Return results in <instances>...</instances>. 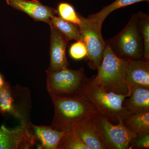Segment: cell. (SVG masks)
I'll return each instance as SVG.
<instances>
[{
	"label": "cell",
	"instance_id": "2",
	"mask_svg": "<svg viewBox=\"0 0 149 149\" xmlns=\"http://www.w3.org/2000/svg\"><path fill=\"white\" fill-rule=\"evenodd\" d=\"M54 115L51 126L65 133L72 132L77 123L83 118L99 113L89 102L82 98H68L51 96Z\"/></svg>",
	"mask_w": 149,
	"mask_h": 149
},
{
	"label": "cell",
	"instance_id": "12",
	"mask_svg": "<svg viewBox=\"0 0 149 149\" xmlns=\"http://www.w3.org/2000/svg\"><path fill=\"white\" fill-rule=\"evenodd\" d=\"M94 114L86 116L77 122L72 132L91 149H107L96 130L93 120Z\"/></svg>",
	"mask_w": 149,
	"mask_h": 149
},
{
	"label": "cell",
	"instance_id": "13",
	"mask_svg": "<svg viewBox=\"0 0 149 149\" xmlns=\"http://www.w3.org/2000/svg\"><path fill=\"white\" fill-rule=\"evenodd\" d=\"M123 106L129 113L149 111V89L135 87Z\"/></svg>",
	"mask_w": 149,
	"mask_h": 149
},
{
	"label": "cell",
	"instance_id": "15",
	"mask_svg": "<svg viewBox=\"0 0 149 149\" xmlns=\"http://www.w3.org/2000/svg\"><path fill=\"white\" fill-rule=\"evenodd\" d=\"M123 122L135 136L149 134V111L129 113Z\"/></svg>",
	"mask_w": 149,
	"mask_h": 149
},
{
	"label": "cell",
	"instance_id": "5",
	"mask_svg": "<svg viewBox=\"0 0 149 149\" xmlns=\"http://www.w3.org/2000/svg\"><path fill=\"white\" fill-rule=\"evenodd\" d=\"M107 42L118 57L126 61L143 59V42L138 27L137 13L133 15L120 33Z\"/></svg>",
	"mask_w": 149,
	"mask_h": 149
},
{
	"label": "cell",
	"instance_id": "1",
	"mask_svg": "<svg viewBox=\"0 0 149 149\" xmlns=\"http://www.w3.org/2000/svg\"><path fill=\"white\" fill-rule=\"evenodd\" d=\"M127 62L118 57L107 42L97 74L92 77L93 81L108 92L130 96L125 80Z\"/></svg>",
	"mask_w": 149,
	"mask_h": 149
},
{
	"label": "cell",
	"instance_id": "21",
	"mask_svg": "<svg viewBox=\"0 0 149 149\" xmlns=\"http://www.w3.org/2000/svg\"><path fill=\"white\" fill-rule=\"evenodd\" d=\"M58 13L64 20L78 26L81 25V19L79 15L76 13L73 7L68 3H60L58 8Z\"/></svg>",
	"mask_w": 149,
	"mask_h": 149
},
{
	"label": "cell",
	"instance_id": "4",
	"mask_svg": "<svg viewBox=\"0 0 149 149\" xmlns=\"http://www.w3.org/2000/svg\"><path fill=\"white\" fill-rule=\"evenodd\" d=\"M47 89L50 96L60 97L80 98L90 78L83 68H65L57 71L46 70Z\"/></svg>",
	"mask_w": 149,
	"mask_h": 149
},
{
	"label": "cell",
	"instance_id": "10",
	"mask_svg": "<svg viewBox=\"0 0 149 149\" xmlns=\"http://www.w3.org/2000/svg\"><path fill=\"white\" fill-rule=\"evenodd\" d=\"M7 3L15 9L23 12L34 20L51 24V18L58 13L55 9L44 5L37 0H6Z\"/></svg>",
	"mask_w": 149,
	"mask_h": 149
},
{
	"label": "cell",
	"instance_id": "8",
	"mask_svg": "<svg viewBox=\"0 0 149 149\" xmlns=\"http://www.w3.org/2000/svg\"><path fill=\"white\" fill-rule=\"evenodd\" d=\"M37 139L26 121L14 129L5 125L0 128V149H29L37 143Z\"/></svg>",
	"mask_w": 149,
	"mask_h": 149
},
{
	"label": "cell",
	"instance_id": "23",
	"mask_svg": "<svg viewBox=\"0 0 149 149\" xmlns=\"http://www.w3.org/2000/svg\"><path fill=\"white\" fill-rule=\"evenodd\" d=\"M130 148L149 149V134L136 135L132 141Z\"/></svg>",
	"mask_w": 149,
	"mask_h": 149
},
{
	"label": "cell",
	"instance_id": "7",
	"mask_svg": "<svg viewBox=\"0 0 149 149\" xmlns=\"http://www.w3.org/2000/svg\"><path fill=\"white\" fill-rule=\"evenodd\" d=\"M78 15L81 21V25L78 26L80 39L88 51V65L91 69L97 70L102 61L107 45L102 35V25L95 19Z\"/></svg>",
	"mask_w": 149,
	"mask_h": 149
},
{
	"label": "cell",
	"instance_id": "17",
	"mask_svg": "<svg viewBox=\"0 0 149 149\" xmlns=\"http://www.w3.org/2000/svg\"><path fill=\"white\" fill-rule=\"evenodd\" d=\"M0 113L3 115L9 114L20 117L16 110L10 84L8 83L3 88H0Z\"/></svg>",
	"mask_w": 149,
	"mask_h": 149
},
{
	"label": "cell",
	"instance_id": "24",
	"mask_svg": "<svg viewBox=\"0 0 149 149\" xmlns=\"http://www.w3.org/2000/svg\"><path fill=\"white\" fill-rule=\"evenodd\" d=\"M8 83V82L6 81L4 75L0 72V88H3Z\"/></svg>",
	"mask_w": 149,
	"mask_h": 149
},
{
	"label": "cell",
	"instance_id": "6",
	"mask_svg": "<svg viewBox=\"0 0 149 149\" xmlns=\"http://www.w3.org/2000/svg\"><path fill=\"white\" fill-rule=\"evenodd\" d=\"M94 124L98 134L108 149H130L135 136L119 119L114 125L104 115L96 113L93 115Z\"/></svg>",
	"mask_w": 149,
	"mask_h": 149
},
{
	"label": "cell",
	"instance_id": "16",
	"mask_svg": "<svg viewBox=\"0 0 149 149\" xmlns=\"http://www.w3.org/2000/svg\"><path fill=\"white\" fill-rule=\"evenodd\" d=\"M51 22L50 24L64 35L68 41L73 40L77 41L81 40L78 25L65 20L61 17L55 15L51 17Z\"/></svg>",
	"mask_w": 149,
	"mask_h": 149
},
{
	"label": "cell",
	"instance_id": "20",
	"mask_svg": "<svg viewBox=\"0 0 149 149\" xmlns=\"http://www.w3.org/2000/svg\"><path fill=\"white\" fill-rule=\"evenodd\" d=\"M57 149H91L72 133H65L62 137Z\"/></svg>",
	"mask_w": 149,
	"mask_h": 149
},
{
	"label": "cell",
	"instance_id": "9",
	"mask_svg": "<svg viewBox=\"0 0 149 149\" xmlns=\"http://www.w3.org/2000/svg\"><path fill=\"white\" fill-rule=\"evenodd\" d=\"M51 27L50 63L47 70L54 72L68 68L66 58V48L68 41L64 35L52 25Z\"/></svg>",
	"mask_w": 149,
	"mask_h": 149
},
{
	"label": "cell",
	"instance_id": "18",
	"mask_svg": "<svg viewBox=\"0 0 149 149\" xmlns=\"http://www.w3.org/2000/svg\"><path fill=\"white\" fill-rule=\"evenodd\" d=\"M149 0H116L109 5L104 7L97 13L89 15L88 17L95 19L102 25L103 23L107 17L113 11L133 4L135 3L142 1L149 2Z\"/></svg>",
	"mask_w": 149,
	"mask_h": 149
},
{
	"label": "cell",
	"instance_id": "11",
	"mask_svg": "<svg viewBox=\"0 0 149 149\" xmlns=\"http://www.w3.org/2000/svg\"><path fill=\"white\" fill-rule=\"evenodd\" d=\"M125 80L130 93L135 87L149 89V60L145 58L127 61Z\"/></svg>",
	"mask_w": 149,
	"mask_h": 149
},
{
	"label": "cell",
	"instance_id": "19",
	"mask_svg": "<svg viewBox=\"0 0 149 149\" xmlns=\"http://www.w3.org/2000/svg\"><path fill=\"white\" fill-rule=\"evenodd\" d=\"M138 25L143 37L144 45V58L149 60V16L140 11L137 13Z\"/></svg>",
	"mask_w": 149,
	"mask_h": 149
},
{
	"label": "cell",
	"instance_id": "3",
	"mask_svg": "<svg viewBox=\"0 0 149 149\" xmlns=\"http://www.w3.org/2000/svg\"><path fill=\"white\" fill-rule=\"evenodd\" d=\"M129 95H120L108 92L90 78L80 97L91 104L100 113L110 121L118 123L129 114L123 103Z\"/></svg>",
	"mask_w": 149,
	"mask_h": 149
},
{
	"label": "cell",
	"instance_id": "14",
	"mask_svg": "<svg viewBox=\"0 0 149 149\" xmlns=\"http://www.w3.org/2000/svg\"><path fill=\"white\" fill-rule=\"evenodd\" d=\"M32 127L37 139L41 141L40 149H57L61 139L65 133L51 126L32 125Z\"/></svg>",
	"mask_w": 149,
	"mask_h": 149
},
{
	"label": "cell",
	"instance_id": "22",
	"mask_svg": "<svg viewBox=\"0 0 149 149\" xmlns=\"http://www.w3.org/2000/svg\"><path fill=\"white\" fill-rule=\"evenodd\" d=\"M69 53L72 58L77 60L85 58L88 55L87 48L81 40L72 44L70 49Z\"/></svg>",
	"mask_w": 149,
	"mask_h": 149
}]
</instances>
